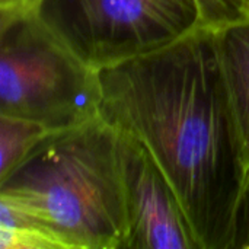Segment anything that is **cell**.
<instances>
[{"label": "cell", "mask_w": 249, "mask_h": 249, "mask_svg": "<svg viewBox=\"0 0 249 249\" xmlns=\"http://www.w3.org/2000/svg\"><path fill=\"white\" fill-rule=\"evenodd\" d=\"M0 249H63V247L26 213L0 201Z\"/></svg>", "instance_id": "7"}, {"label": "cell", "mask_w": 249, "mask_h": 249, "mask_svg": "<svg viewBox=\"0 0 249 249\" xmlns=\"http://www.w3.org/2000/svg\"><path fill=\"white\" fill-rule=\"evenodd\" d=\"M36 16L96 70L201 28L196 0H39Z\"/></svg>", "instance_id": "4"}, {"label": "cell", "mask_w": 249, "mask_h": 249, "mask_svg": "<svg viewBox=\"0 0 249 249\" xmlns=\"http://www.w3.org/2000/svg\"><path fill=\"white\" fill-rule=\"evenodd\" d=\"M101 117L139 142L172 187L198 249H229L247 179L214 31L99 70Z\"/></svg>", "instance_id": "1"}, {"label": "cell", "mask_w": 249, "mask_h": 249, "mask_svg": "<svg viewBox=\"0 0 249 249\" xmlns=\"http://www.w3.org/2000/svg\"><path fill=\"white\" fill-rule=\"evenodd\" d=\"M217 51L249 172V20L216 31Z\"/></svg>", "instance_id": "6"}, {"label": "cell", "mask_w": 249, "mask_h": 249, "mask_svg": "<svg viewBox=\"0 0 249 249\" xmlns=\"http://www.w3.org/2000/svg\"><path fill=\"white\" fill-rule=\"evenodd\" d=\"M125 209L127 249H198L184 210L165 175L134 139L118 133Z\"/></svg>", "instance_id": "5"}, {"label": "cell", "mask_w": 249, "mask_h": 249, "mask_svg": "<svg viewBox=\"0 0 249 249\" xmlns=\"http://www.w3.org/2000/svg\"><path fill=\"white\" fill-rule=\"evenodd\" d=\"M39 0H0V16H13L35 10Z\"/></svg>", "instance_id": "11"}, {"label": "cell", "mask_w": 249, "mask_h": 249, "mask_svg": "<svg viewBox=\"0 0 249 249\" xmlns=\"http://www.w3.org/2000/svg\"><path fill=\"white\" fill-rule=\"evenodd\" d=\"M201 28L220 31L249 20V0H196Z\"/></svg>", "instance_id": "9"}, {"label": "cell", "mask_w": 249, "mask_h": 249, "mask_svg": "<svg viewBox=\"0 0 249 249\" xmlns=\"http://www.w3.org/2000/svg\"><path fill=\"white\" fill-rule=\"evenodd\" d=\"M229 249H249V172L238 203Z\"/></svg>", "instance_id": "10"}, {"label": "cell", "mask_w": 249, "mask_h": 249, "mask_svg": "<svg viewBox=\"0 0 249 249\" xmlns=\"http://www.w3.org/2000/svg\"><path fill=\"white\" fill-rule=\"evenodd\" d=\"M99 108V70L71 51L35 10L0 16V115L60 131L101 117Z\"/></svg>", "instance_id": "3"}, {"label": "cell", "mask_w": 249, "mask_h": 249, "mask_svg": "<svg viewBox=\"0 0 249 249\" xmlns=\"http://www.w3.org/2000/svg\"><path fill=\"white\" fill-rule=\"evenodd\" d=\"M0 200L36 220L63 249H127L118 131L98 117L48 133L0 179Z\"/></svg>", "instance_id": "2"}, {"label": "cell", "mask_w": 249, "mask_h": 249, "mask_svg": "<svg viewBox=\"0 0 249 249\" xmlns=\"http://www.w3.org/2000/svg\"><path fill=\"white\" fill-rule=\"evenodd\" d=\"M48 133L42 125L0 115V179L4 178Z\"/></svg>", "instance_id": "8"}]
</instances>
